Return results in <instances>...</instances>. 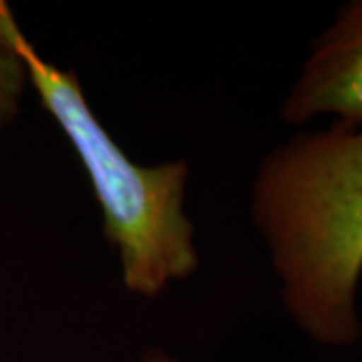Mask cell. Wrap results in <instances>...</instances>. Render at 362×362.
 Segmentation results:
<instances>
[{
    "instance_id": "3",
    "label": "cell",
    "mask_w": 362,
    "mask_h": 362,
    "mask_svg": "<svg viewBox=\"0 0 362 362\" xmlns=\"http://www.w3.org/2000/svg\"><path fill=\"white\" fill-rule=\"evenodd\" d=\"M286 125L330 123L362 127V0H349L310 42L296 81L280 107Z\"/></svg>"
},
{
    "instance_id": "1",
    "label": "cell",
    "mask_w": 362,
    "mask_h": 362,
    "mask_svg": "<svg viewBox=\"0 0 362 362\" xmlns=\"http://www.w3.org/2000/svg\"><path fill=\"white\" fill-rule=\"evenodd\" d=\"M250 218L288 318L314 344L362 338V127L294 133L259 159Z\"/></svg>"
},
{
    "instance_id": "5",
    "label": "cell",
    "mask_w": 362,
    "mask_h": 362,
    "mask_svg": "<svg viewBox=\"0 0 362 362\" xmlns=\"http://www.w3.org/2000/svg\"><path fill=\"white\" fill-rule=\"evenodd\" d=\"M137 362H189L163 349H147Z\"/></svg>"
},
{
    "instance_id": "2",
    "label": "cell",
    "mask_w": 362,
    "mask_h": 362,
    "mask_svg": "<svg viewBox=\"0 0 362 362\" xmlns=\"http://www.w3.org/2000/svg\"><path fill=\"white\" fill-rule=\"evenodd\" d=\"M0 26L25 63L28 87L63 131L89 180L123 288L131 296L156 300L189 280L202 264L187 214L189 163L133 161L93 111L77 73L45 59L4 0Z\"/></svg>"
},
{
    "instance_id": "4",
    "label": "cell",
    "mask_w": 362,
    "mask_h": 362,
    "mask_svg": "<svg viewBox=\"0 0 362 362\" xmlns=\"http://www.w3.org/2000/svg\"><path fill=\"white\" fill-rule=\"evenodd\" d=\"M26 89L30 87L25 63L0 26V133L21 115Z\"/></svg>"
}]
</instances>
